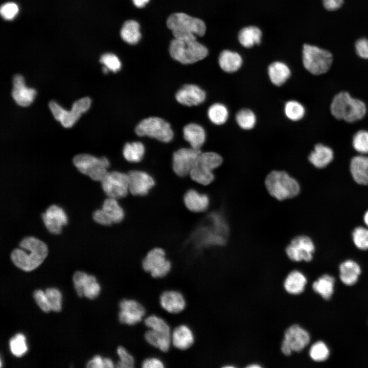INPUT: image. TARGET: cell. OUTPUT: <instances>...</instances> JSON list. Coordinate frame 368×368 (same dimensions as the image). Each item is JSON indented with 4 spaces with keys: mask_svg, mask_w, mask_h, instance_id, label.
Here are the masks:
<instances>
[{
    "mask_svg": "<svg viewBox=\"0 0 368 368\" xmlns=\"http://www.w3.org/2000/svg\"><path fill=\"white\" fill-rule=\"evenodd\" d=\"M20 248L13 250L11 259L15 266L20 269L30 271L38 267L48 254L46 244L32 236L24 238L19 242Z\"/></svg>",
    "mask_w": 368,
    "mask_h": 368,
    "instance_id": "cell-1",
    "label": "cell"
},
{
    "mask_svg": "<svg viewBox=\"0 0 368 368\" xmlns=\"http://www.w3.org/2000/svg\"><path fill=\"white\" fill-rule=\"evenodd\" d=\"M330 110L336 119L353 123L365 116L366 107L363 101L352 97L347 92L342 91L333 98Z\"/></svg>",
    "mask_w": 368,
    "mask_h": 368,
    "instance_id": "cell-2",
    "label": "cell"
},
{
    "mask_svg": "<svg viewBox=\"0 0 368 368\" xmlns=\"http://www.w3.org/2000/svg\"><path fill=\"white\" fill-rule=\"evenodd\" d=\"M167 25L177 39L196 38V36L204 35L206 31L203 20L183 13L171 14L167 19Z\"/></svg>",
    "mask_w": 368,
    "mask_h": 368,
    "instance_id": "cell-3",
    "label": "cell"
},
{
    "mask_svg": "<svg viewBox=\"0 0 368 368\" xmlns=\"http://www.w3.org/2000/svg\"><path fill=\"white\" fill-rule=\"evenodd\" d=\"M169 53L174 60L187 64L204 59L208 54V49L198 42L196 38L173 39L170 44Z\"/></svg>",
    "mask_w": 368,
    "mask_h": 368,
    "instance_id": "cell-4",
    "label": "cell"
},
{
    "mask_svg": "<svg viewBox=\"0 0 368 368\" xmlns=\"http://www.w3.org/2000/svg\"><path fill=\"white\" fill-rule=\"evenodd\" d=\"M265 184L270 195L279 200L293 198L300 190L298 182L283 171H271L266 176Z\"/></svg>",
    "mask_w": 368,
    "mask_h": 368,
    "instance_id": "cell-5",
    "label": "cell"
},
{
    "mask_svg": "<svg viewBox=\"0 0 368 368\" xmlns=\"http://www.w3.org/2000/svg\"><path fill=\"white\" fill-rule=\"evenodd\" d=\"M311 341L310 333L306 328L298 324H292L284 332L281 351L287 357L294 353H302L309 346Z\"/></svg>",
    "mask_w": 368,
    "mask_h": 368,
    "instance_id": "cell-6",
    "label": "cell"
},
{
    "mask_svg": "<svg viewBox=\"0 0 368 368\" xmlns=\"http://www.w3.org/2000/svg\"><path fill=\"white\" fill-rule=\"evenodd\" d=\"M221 155L214 152H201L189 175L195 182L203 185L211 183L214 179L213 170L222 163Z\"/></svg>",
    "mask_w": 368,
    "mask_h": 368,
    "instance_id": "cell-7",
    "label": "cell"
},
{
    "mask_svg": "<svg viewBox=\"0 0 368 368\" xmlns=\"http://www.w3.org/2000/svg\"><path fill=\"white\" fill-rule=\"evenodd\" d=\"M332 62V55L328 51L308 44L304 45L303 63L311 74L319 75L327 72Z\"/></svg>",
    "mask_w": 368,
    "mask_h": 368,
    "instance_id": "cell-8",
    "label": "cell"
},
{
    "mask_svg": "<svg viewBox=\"0 0 368 368\" xmlns=\"http://www.w3.org/2000/svg\"><path fill=\"white\" fill-rule=\"evenodd\" d=\"M73 164L83 174L91 179L101 181L107 173L110 163L105 157L98 158L88 154H79L74 156Z\"/></svg>",
    "mask_w": 368,
    "mask_h": 368,
    "instance_id": "cell-9",
    "label": "cell"
},
{
    "mask_svg": "<svg viewBox=\"0 0 368 368\" xmlns=\"http://www.w3.org/2000/svg\"><path fill=\"white\" fill-rule=\"evenodd\" d=\"M135 133L140 136H147L163 142H169L173 137L170 124L162 118L149 117L136 126Z\"/></svg>",
    "mask_w": 368,
    "mask_h": 368,
    "instance_id": "cell-10",
    "label": "cell"
},
{
    "mask_svg": "<svg viewBox=\"0 0 368 368\" xmlns=\"http://www.w3.org/2000/svg\"><path fill=\"white\" fill-rule=\"evenodd\" d=\"M89 97H84L75 101L70 111L64 109L54 101L49 103V107L56 120L65 128L71 127L79 119L81 114L87 111L91 104Z\"/></svg>",
    "mask_w": 368,
    "mask_h": 368,
    "instance_id": "cell-11",
    "label": "cell"
},
{
    "mask_svg": "<svg viewBox=\"0 0 368 368\" xmlns=\"http://www.w3.org/2000/svg\"><path fill=\"white\" fill-rule=\"evenodd\" d=\"M315 246L313 241L307 236L294 238L285 249V252L292 262H309L313 259Z\"/></svg>",
    "mask_w": 368,
    "mask_h": 368,
    "instance_id": "cell-12",
    "label": "cell"
},
{
    "mask_svg": "<svg viewBox=\"0 0 368 368\" xmlns=\"http://www.w3.org/2000/svg\"><path fill=\"white\" fill-rule=\"evenodd\" d=\"M142 267L154 278L167 275L171 269V263L166 257L165 251L160 248L150 250L142 261Z\"/></svg>",
    "mask_w": 368,
    "mask_h": 368,
    "instance_id": "cell-13",
    "label": "cell"
},
{
    "mask_svg": "<svg viewBox=\"0 0 368 368\" xmlns=\"http://www.w3.org/2000/svg\"><path fill=\"white\" fill-rule=\"evenodd\" d=\"M106 195L116 199L125 197L129 190L128 175L118 171L108 172L100 181Z\"/></svg>",
    "mask_w": 368,
    "mask_h": 368,
    "instance_id": "cell-14",
    "label": "cell"
},
{
    "mask_svg": "<svg viewBox=\"0 0 368 368\" xmlns=\"http://www.w3.org/2000/svg\"><path fill=\"white\" fill-rule=\"evenodd\" d=\"M119 319L121 323L128 326L141 322L146 314L144 307L133 299H123L119 304Z\"/></svg>",
    "mask_w": 368,
    "mask_h": 368,
    "instance_id": "cell-15",
    "label": "cell"
},
{
    "mask_svg": "<svg viewBox=\"0 0 368 368\" xmlns=\"http://www.w3.org/2000/svg\"><path fill=\"white\" fill-rule=\"evenodd\" d=\"M200 149L181 148L173 153L172 167L174 172L179 176L189 174L197 157L201 153Z\"/></svg>",
    "mask_w": 368,
    "mask_h": 368,
    "instance_id": "cell-16",
    "label": "cell"
},
{
    "mask_svg": "<svg viewBox=\"0 0 368 368\" xmlns=\"http://www.w3.org/2000/svg\"><path fill=\"white\" fill-rule=\"evenodd\" d=\"M41 218L46 228L54 235L60 234L62 226L67 223L65 213L61 208L55 204L50 205L41 214Z\"/></svg>",
    "mask_w": 368,
    "mask_h": 368,
    "instance_id": "cell-17",
    "label": "cell"
},
{
    "mask_svg": "<svg viewBox=\"0 0 368 368\" xmlns=\"http://www.w3.org/2000/svg\"><path fill=\"white\" fill-rule=\"evenodd\" d=\"M128 175L129 190L133 195H146L155 185L153 177L144 171L133 170L130 171Z\"/></svg>",
    "mask_w": 368,
    "mask_h": 368,
    "instance_id": "cell-18",
    "label": "cell"
},
{
    "mask_svg": "<svg viewBox=\"0 0 368 368\" xmlns=\"http://www.w3.org/2000/svg\"><path fill=\"white\" fill-rule=\"evenodd\" d=\"M13 84L12 96L15 102L22 107L30 105L35 98L36 90L32 88L27 87L24 77L19 74L14 76Z\"/></svg>",
    "mask_w": 368,
    "mask_h": 368,
    "instance_id": "cell-19",
    "label": "cell"
},
{
    "mask_svg": "<svg viewBox=\"0 0 368 368\" xmlns=\"http://www.w3.org/2000/svg\"><path fill=\"white\" fill-rule=\"evenodd\" d=\"M205 91L198 86L194 84H187L183 86L176 93V100L180 104L192 106L202 103L205 99Z\"/></svg>",
    "mask_w": 368,
    "mask_h": 368,
    "instance_id": "cell-20",
    "label": "cell"
},
{
    "mask_svg": "<svg viewBox=\"0 0 368 368\" xmlns=\"http://www.w3.org/2000/svg\"><path fill=\"white\" fill-rule=\"evenodd\" d=\"M162 308L168 313L177 314L186 308V301L183 294L178 291L166 290L159 297Z\"/></svg>",
    "mask_w": 368,
    "mask_h": 368,
    "instance_id": "cell-21",
    "label": "cell"
},
{
    "mask_svg": "<svg viewBox=\"0 0 368 368\" xmlns=\"http://www.w3.org/2000/svg\"><path fill=\"white\" fill-rule=\"evenodd\" d=\"M308 283V278L305 273L299 269H294L285 277L283 287L288 294L297 295L305 292Z\"/></svg>",
    "mask_w": 368,
    "mask_h": 368,
    "instance_id": "cell-22",
    "label": "cell"
},
{
    "mask_svg": "<svg viewBox=\"0 0 368 368\" xmlns=\"http://www.w3.org/2000/svg\"><path fill=\"white\" fill-rule=\"evenodd\" d=\"M172 344L180 350H186L194 343L193 331L188 326L182 324L175 327L171 334Z\"/></svg>",
    "mask_w": 368,
    "mask_h": 368,
    "instance_id": "cell-23",
    "label": "cell"
},
{
    "mask_svg": "<svg viewBox=\"0 0 368 368\" xmlns=\"http://www.w3.org/2000/svg\"><path fill=\"white\" fill-rule=\"evenodd\" d=\"M339 271L341 282L349 286H353L357 282L361 273L359 264L350 259L345 260L340 264Z\"/></svg>",
    "mask_w": 368,
    "mask_h": 368,
    "instance_id": "cell-24",
    "label": "cell"
},
{
    "mask_svg": "<svg viewBox=\"0 0 368 368\" xmlns=\"http://www.w3.org/2000/svg\"><path fill=\"white\" fill-rule=\"evenodd\" d=\"M350 168L352 176L357 183L368 185V156L359 155L353 157Z\"/></svg>",
    "mask_w": 368,
    "mask_h": 368,
    "instance_id": "cell-25",
    "label": "cell"
},
{
    "mask_svg": "<svg viewBox=\"0 0 368 368\" xmlns=\"http://www.w3.org/2000/svg\"><path fill=\"white\" fill-rule=\"evenodd\" d=\"M184 203L190 211L199 213L205 211L209 205V198L204 194L191 189L184 196Z\"/></svg>",
    "mask_w": 368,
    "mask_h": 368,
    "instance_id": "cell-26",
    "label": "cell"
},
{
    "mask_svg": "<svg viewBox=\"0 0 368 368\" xmlns=\"http://www.w3.org/2000/svg\"><path fill=\"white\" fill-rule=\"evenodd\" d=\"M333 156V151L331 148L321 144H318L315 146L308 159L314 167L323 168L332 162Z\"/></svg>",
    "mask_w": 368,
    "mask_h": 368,
    "instance_id": "cell-27",
    "label": "cell"
},
{
    "mask_svg": "<svg viewBox=\"0 0 368 368\" xmlns=\"http://www.w3.org/2000/svg\"><path fill=\"white\" fill-rule=\"evenodd\" d=\"M335 280L331 275L324 274L313 281L312 290L325 300H330L334 291Z\"/></svg>",
    "mask_w": 368,
    "mask_h": 368,
    "instance_id": "cell-28",
    "label": "cell"
},
{
    "mask_svg": "<svg viewBox=\"0 0 368 368\" xmlns=\"http://www.w3.org/2000/svg\"><path fill=\"white\" fill-rule=\"evenodd\" d=\"M185 139L194 149H200L205 140V132L202 126L195 123L186 125L183 130Z\"/></svg>",
    "mask_w": 368,
    "mask_h": 368,
    "instance_id": "cell-29",
    "label": "cell"
},
{
    "mask_svg": "<svg viewBox=\"0 0 368 368\" xmlns=\"http://www.w3.org/2000/svg\"><path fill=\"white\" fill-rule=\"evenodd\" d=\"M218 63L223 71L231 73L237 71L241 67L242 59L237 52L224 50L219 55Z\"/></svg>",
    "mask_w": 368,
    "mask_h": 368,
    "instance_id": "cell-30",
    "label": "cell"
},
{
    "mask_svg": "<svg viewBox=\"0 0 368 368\" xmlns=\"http://www.w3.org/2000/svg\"><path fill=\"white\" fill-rule=\"evenodd\" d=\"M268 74L271 82L274 85L281 86L290 77L291 72L285 63L275 61L269 65Z\"/></svg>",
    "mask_w": 368,
    "mask_h": 368,
    "instance_id": "cell-31",
    "label": "cell"
},
{
    "mask_svg": "<svg viewBox=\"0 0 368 368\" xmlns=\"http://www.w3.org/2000/svg\"><path fill=\"white\" fill-rule=\"evenodd\" d=\"M144 338L150 346L164 352H167L172 344L171 335L149 329L144 334Z\"/></svg>",
    "mask_w": 368,
    "mask_h": 368,
    "instance_id": "cell-32",
    "label": "cell"
},
{
    "mask_svg": "<svg viewBox=\"0 0 368 368\" xmlns=\"http://www.w3.org/2000/svg\"><path fill=\"white\" fill-rule=\"evenodd\" d=\"M262 32L256 26H248L242 28L238 34V40L245 48H249L261 42Z\"/></svg>",
    "mask_w": 368,
    "mask_h": 368,
    "instance_id": "cell-33",
    "label": "cell"
},
{
    "mask_svg": "<svg viewBox=\"0 0 368 368\" xmlns=\"http://www.w3.org/2000/svg\"><path fill=\"white\" fill-rule=\"evenodd\" d=\"M120 34L122 39L127 43H137L141 37L139 24L134 20L125 21L121 30Z\"/></svg>",
    "mask_w": 368,
    "mask_h": 368,
    "instance_id": "cell-34",
    "label": "cell"
},
{
    "mask_svg": "<svg viewBox=\"0 0 368 368\" xmlns=\"http://www.w3.org/2000/svg\"><path fill=\"white\" fill-rule=\"evenodd\" d=\"M117 200L108 197L104 201L102 209L106 213L112 223H115L120 222L124 217V210Z\"/></svg>",
    "mask_w": 368,
    "mask_h": 368,
    "instance_id": "cell-35",
    "label": "cell"
},
{
    "mask_svg": "<svg viewBox=\"0 0 368 368\" xmlns=\"http://www.w3.org/2000/svg\"><path fill=\"white\" fill-rule=\"evenodd\" d=\"M330 355V351L328 346L321 340L312 343L308 350L309 357L315 362H321L327 360Z\"/></svg>",
    "mask_w": 368,
    "mask_h": 368,
    "instance_id": "cell-36",
    "label": "cell"
},
{
    "mask_svg": "<svg viewBox=\"0 0 368 368\" xmlns=\"http://www.w3.org/2000/svg\"><path fill=\"white\" fill-rule=\"evenodd\" d=\"M144 146L140 142L127 143L123 150L124 158L131 163L140 162L144 156Z\"/></svg>",
    "mask_w": 368,
    "mask_h": 368,
    "instance_id": "cell-37",
    "label": "cell"
},
{
    "mask_svg": "<svg viewBox=\"0 0 368 368\" xmlns=\"http://www.w3.org/2000/svg\"><path fill=\"white\" fill-rule=\"evenodd\" d=\"M210 120L214 124L220 125L226 122L228 117V111L227 107L221 103H215L212 105L208 111Z\"/></svg>",
    "mask_w": 368,
    "mask_h": 368,
    "instance_id": "cell-38",
    "label": "cell"
},
{
    "mask_svg": "<svg viewBox=\"0 0 368 368\" xmlns=\"http://www.w3.org/2000/svg\"><path fill=\"white\" fill-rule=\"evenodd\" d=\"M144 324L149 329L171 335V331L168 324L160 317L156 315H150L144 319Z\"/></svg>",
    "mask_w": 368,
    "mask_h": 368,
    "instance_id": "cell-39",
    "label": "cell"
},
{
    "mask_svg": "<svg viewBox=\"0 0 368 368\" xmlns=\"http://www.w3.org/2000/svg\"><path fill=\"white\" fill-rule=\"evenodd\" d=\"M284 112L289 120L297 121L304 117L305 109L299 102L291 100L286 103L284 106Z\"/></svg>",
    "mask_w": 368,
    "mask_h": 368,
    "instance_id": "cell-40",
    "label": "cell"
},
{
    "mask_svg": "<svg viewBox=\"0 0 368 368\" xmlns=\"http://www.w3.org/2000/svg\"><path fill=\"white\" fill-rule=\"evenodd\" d=\"M236 120L241 128L249 130L254 127L256 123V117L251 110L242 109L237 113Z\"/></svg>",
    "mask_w": 368,
    "mask_h": 368,
    "instance_id": "cell-41",
    "label": "cell"
},
{
    "mask_svg": "<svg viewBox=\"0 0 368 368\" xmlns=\"http://www.w3.org/2000/svg\"><path fill=\"white\" fill-rule=\"evenodd\" d=\"M352 145L358 152L365 154L368 153V131L359 130L353 136Z\"/></svg>",
    "mask_w": 368,
    "mask_h": 368,
    "instance_id": "cell-42",
    "label": "cell"
},
{
    "mask_svg": "<svg viewBox=\"0 0 368 368\" xmlns=\"http://www.w3.org/2000/svg\"><path fill=\"white\" fill-rule=\"evenodd\" d=\"M9 344L11 351L15 356H22L28 350L25 336L22 334H17L12 337Z\"/></svg>",
    "mask_w": 368,
    "mask_h": 368,
    "instance_id": "cell-43",
    "label": "cell"
},
{
    "mask_svg": "<svg viewBox=\"0 0 368 368\" xmlns=\"http://www.w3.org/2000/svg\"><path fill=\"white\" fill-rule=\"evenodd\" d=\"M352 238L355 245L359 249H368V229L359 226L354 229Z\"/></svg>",
    "mask_w": 368,
    "mask_h": 368,
    "instance_id": "cell-44",
    "label": "cell"
},
{
    "mask_svg": "<svg viewBox=\"0 0 368 368\" xmlns=\"http://www.w3.org/2000/svg\"><path fill=\"white\" fill-rule=\"evenodd\" d=\"M117 353L119 359L117 364V367L132 368L134 366V358L125 348L123 346L118 347Z\"/></svg>",
    "mask_w": 368,
    "mask_h": 368,
    "instance_id": "cell-45",
    "label": "cell"
},
{
    "mask_svg": "<svg viewBox=\"0 0 368 368\" xmlns=\"http://www.w3.org/2000/svg\"><path fill=\"white\" fill-rule=\"evenodd\" d=\"M51 310L59 312L61 308V294L56 288H48L45 291Z\"/></svg>",
    "mask_w": 368,
    "mask_h": 368,
    "instance_id": "cell-46",
    "label": "cell"
},
{
    "mask_svg": "<svg viewBox=\"0 0 368 368\" xmlns=\"http://www.w3.org/2000/svg\"><path fill=\"white\" fill-rule=\"evenodd\" d=\"M100 61L109 71L114 73L119 71L121 67V62L120 59L116 55L112 53L103 54L101 57Z\"/></svg>",
    "mask_w": 368,
    "mask_h": 368,
    "instance_id": "cell-47",
    "label": "cell"
},
{
    "mask_svg": "<svg viewBox=\"0 0 368 368\" xmlns=\"http://www.w3.org/2000/svg\"><path fill=\"white\" fill-rule=\"evenodd\" d=\"M100 290V286L97 282L96 278L90 275L88 282L84 287L83 295L89 299H94L98 296Z\"/></svg>",
    "mask_w": 368,
    "mask_h": 368,
    "instance_id": "cell-48",
    "label": "cell"
},
{
    "mask_svg": "<svg viewBox=\"0 0 368 368\" xmlns=\"http://www.w3.org/2000/svg\"><path fill=\"white\" fill-rule=\"evenodd\" d=\"M90 275L87 273L80 271L75 272L73 275V282L75 288L79 296L83 295V289L87 283Z\"/></svg>",
    "mask_w": 368,
    "mask_h": 368,
    "instance_id": "cell-49",
    "label": "cell"
},
{
    "mask_svg": "<svg viewBox=\"0 0 368 368\" xmlns=\"http://www.w3.org/2000/svg\"><path fill=\"white\" fill-rule=\"evenodd\" d=\"M19 12L18 5L14 2H8L3 4L0 9L2 17L7 20L13 19Z\"/></svg>",
    "mask_w": 368,
    "mask_h": 368,
    "instance_id": "cell-50",
    "label": "cell"
},
{
    "mask_svg": "<svg viewBox=\"0 0 368 368\" xmlns=\"http://www.w3.org/2000/svg\"><path fill=\"white\" fill-rule=\"evenodd\" d=\"M33 296L43 311L48 312L51 310L45 292L41 290H36L34 292Z\"/></svg>",
    "mask_w": 368,
    "mask_h": 368,
    "instance_id": "cell-51",
    "label": "cell"
},
{
    "mask_svg": "<svg viewBox=\"0 0 368 368\" xmlns=\"http://www.w3.org/2000/svg\"><path fill=\"white\" fill-rule=\"evenodd\" d=\"M92 216L94 221L99 224L109 226L112 223L111 219L102 209L95 211Z\"/></svg>",
    "mask_w": 368,
    "mask_h": 368,
    "instance_id": "cell-52",
    "label": "cell"
},
{
    "mask_svg": "<svg viewBox=\"0 0 368 368\" xmlns=\"http://www.w3.org/2000/svg\"><path fill=\"white\" fill-rule=\"evenodd\" d=\"M355 49L359 57L368 59V39L362 38L357 40L355 43Z\"/></svg>",
    "mask_w": 368,
    "mask_h": 368,
    "instance_id": "cell-53",
    "label": "cell"
},
{
    "mask_svg": "<svg viewBox=\"0 0 368 368\" xmlns=\"http://www.w3.org/2000/svg\"><path fill=\"white\" fill-rule=\"evenodd\" d=\"M143 368H163L164 363L158 358L151 357L143 360L142 363Z\"/></svg>",
    "mask_w": 368,
    "mask_h": 368,
    "instance_id": "cell-54",
    "label": "cell"
},
{
    "mask_svg": "<svg viewBox=\"0 0 368 368\" xmlns=\"http://www.w3.org/2000/svg\"><path fill=\"white\" fill-rule=\"evenodd\" d=\"M324 7L329 11L339 9L343 4V0H323Z\"/></svg>",
    "mask_w": 368,
    "mask_h": 368,
    "instance_id": "cell-55",
    "label": "cell"
},
{
    "mask_svg": "<svg viewBox=\"0 0 368 368\" xmlns=\"http://www.w3.org/2000/svg\"><path fill=\"white\" fill-rule=\"evenodd\" d=\"M87 367L104 368V358L100 356H95L87 364Z\"/></svg>",
    "mask_w": 368,
    "mask_h": 368,
    "instance_id": "cell-56",
    "label": "cell"
},
{
    "mask_svg": "<svg viewBox=\"0 0 368 368\" xmlns=\"http://www.w3.org/2000/svg\"><path fill=\"white\" fill-rule=\"evenodd\" d=\"M150 0H133L134 5L137 8L144 7Z\"/></svg>",
    "mask_w": 368,
    "mask_h": 368,
    "instance_id": "cell-57",
    "label": "cell"
},
{
    "mask_svg": "<svg viewBox=\"0 0 368 368\" xmlns=\"http://www.w3.org/2000/svg\"><path fill=\"white\" fill-rule=\"evenodd\" d=\"M114 364L111 359L108 358H104V368H112Z\"/></svg>",
    "mask_w": 368,
    "mask_h": 368,
    "instance_id": "cell-58",
    "label": "cell"
},
{
    "mask_svg": "<svg viewBox=\"0 0 368 368\" xmlns=\"http://www.w3.org/2000/svg\"><path fill=\"white\" fill-rule=\"evenodd\" d=\"M245 368H262V366L257 363H251L248 364Z\"/></svg>",
    "mask_w": 368,
    "mask_h": 368,
    "instance_id": "cell-59",
    "label": "cell"
},
{
    "mask_svg": "<svg viewBox=\"0 0 368 368\" xmlns=\"http://www.w3.org/2000/svg\"><path fill=\"white\" fill-rule=\"evenodd\" d=\"M364 221L365 224L368 226V210L365 212L364 215Z\"/></svg>",
    "mask_w": 368,
    "mask_h": 368,
    "instance_id": "cell-60",
    "label": "cell"
},
{
    "mask_svg": "<svg viewBox=\"0 0 368 368\" xmlns=\"http://www.w3.org/2000/svg\"><path fill=\"white\" fill-rule=\"evenodd\" d=\"M294 301H295V295H294ZM293 310H294V308H293ZM292 316H293V314H292Z\"/></svg>",
    "mask_w": 368,
    "mask_h": 368,
    "instance_id": "cell-61",
    "label": "cell"
}]
</instances>
